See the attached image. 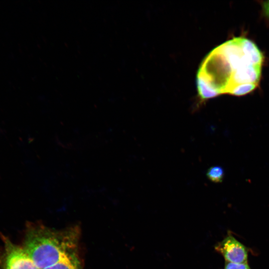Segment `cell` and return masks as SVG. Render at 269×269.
Wrapping results in <instances>:
<instances>
[{
	"mask_svg": "<svg viewBox=\"0 0 269 269\" xmlns=\"http://www.w3.org/2000/svg\"><path fill=\"white\" fill-rule=\"evenodd\" d=\"M261 76V66L247 65L238 69L233 74L229 91L235 85L244 83L258 84Z\"/></svg>",
	"mask_w": 269,
	"mask_h": 269,
	"instance_id": "cell-4",
	"label": "cell"
},
{
	"mask_svg": "<svg viewBox=\"0 0 269 269\" xmlns=\"http://www.w3.org/2000/svg\"><path fill=\"white\" fill-rule=\"evenodd\" d=\"M215 249L224 257L226 262L247 263L248 252L246 247L230 234L215 245Z\"/></svg>",
	"mask_w": 269,
	"mask_h": 269,
	"instance_id": "cell-3",
	"label": "cell"
},
{
	"mask_svg": "<svg viewBox=\"0 0 269 269\" xmlns=\"http://www.w3.org/2000/svg\"><path fill=\"white\" fill-rule=\"evenodd\" d=\"M44 269H82L78 255L66 258Z\"/></svg>",
	"mask_w": 269,
	"mask_h": 269,
	"instance_id": "cell-6",
	"label": "cell"
},
{
	"mask_svg": "<svg viewBox=\"0 0 269 269\" xmlns=\"http://www.w3.org/2000/svg\"><path fill=\"white\" fill-rule=\"evenodd\" d=\"M3 249L0 258V269H39L23 248L2 236Z\"/></svg>",
	"mask_w": 269,
	"mask_h": 269,
	"instance_id": "cell-2",
	"label": "cell"
},
{
	"mask_svg": "<svg viewBox=\"0 0 269 269\" xmlns=\"http://www.w3.org/2000/svg\"><path fill=\"white\" fill-rule=\"evenodd\" d=\"M257 85L253 83L238 84L231 88L229 94L238 96H243L255 90Z\"/></svg>",
	"mask_w": 269,
	"mask_h": 269,
	"instance_id": "cell-7",
	"label": "cell"
},
{
	"mask_svg": "<svg viewBox=\"0 0 269 269\" xmlns=\"http://www.w3.org/2000/svg\"><path fill=\"white\" fill-rule=\"evenodd\" d=\"M225 269H251L247 263L234 264L226 262Z\"/></svg>",
	"mask_w": 269,
	"mask_h": 269,
	"instance_id": "cell-9",
	"label": "cell"
},
{
	"mask_svg": "<svg viewBox=\"0 0 269 269\" xmlns=\"http://www.w3.org/2000/svg\"><path fill=\"white\" fill-rule=\"evenodd\" d=\"M79 231L77 228L56 230L42 225L26 230L23 249L39 269L77 256Z\"/></svg>",
	"mask_w": 269,
	"mask_h": 269,
	"instance_id": "cell-1",
	"label": "cell"
},
{
	"mask_svg": "<svg viewBox=\"0 0 269 269\" xmlns=\"http://www.w3.org/2000/svg\"><path fill=\"white\" fill-rule=\"evenodd\" d=\"M242 51L253 65L262 66L264 56L256 44L251 40L245 37H239Z\"/></svg>",
	"mask_w": 269,
	"mask_h": 269,
	"instance_id": "cell-5",
	"label": "cell"
},
{
	"mask_svg": "<svg viewBox=\"0 0 269 269\" xmlns=\"http://www.w3.org/2000/svg\"><path fill=\"white\" fill-rule=\"evenodd\" d=\"M262 8L265 16L269 19V0L265 1L263 2Z\"/></svg>",
	"mask_w": 269,
	"mask_h": 269,
	"instance_id": "cell-10",
	"label": "cell"
},
{
	"mask_svg": "<svg viewBox=\"0 0 269 269\" xmlns=\"http://www.w3.org/2000/svg\"><path fill=\"white\" fill-rule=\"evenodd\" d=\"M208 179L214 183H221L224 177V170L219 166H213L210 167L206 173Z\"/></svg>",
	"mask_w": 269,
	"mask_h": 269,
	"instance_id": "cell-8",
	"label": "cell"
}]
</instances>
